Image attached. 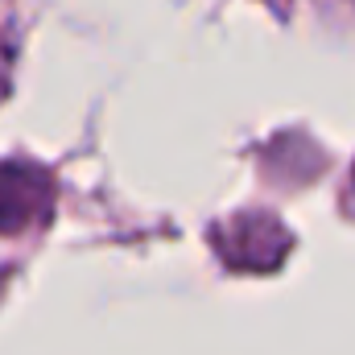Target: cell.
I'll return each mask as SVG.
<instances>
[{
	"label": "cell",
	"mask_w": 355,
	"mask_h": 355,
	"mask_svg": "<svg viewBox=\"0 0 355 355\" xmlns=\"http://www.w3.org/2000/svg\"><path fill=\"white\" fill-rule=\"evenodd\" d=\"M211 240H215L223 265L244 268V272L277 268L281 261H285V252L293 248L289 232H285L281 219L268 215V211H240V215H232L227 223L215 227Z\"/></svg>",
	"instance_id": "1"
},
{
	"label": "cell",
	"mask_w": 355,
	"mask_h": 355,
	"mask_svg": "<svg viewBox=\"0 0 355 355\" xmlns=\"http://www.w3.org/2000/svg\"><path fill=\"white\" fill-rule=\"evenodd\" d=\"M54 207V186L37 166L12 162L0 166V232H29L50 219Z\"/></svg>",
	"instance_id": "2"
}]
</instances>
